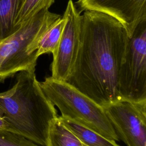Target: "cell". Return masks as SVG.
Masks as SVG:
<instances>
[{
    "label": "cell",
    "mask_w": 146,
    "mask_h": 146,
    "mask_svg": "<svg viewBox=\"0 0 146 146\" xmlns=\"http://www.w3.org/2000/svg\"><path fill=\"white\" fill-rule=\"evenodd\" d=\"M129 36L123 26L106 14L84 11L75 62L66 82L102 107L122 100L118 78Z\"/></svg>",
    "instance_id": "cell-1"
},
{
    "label": "cell",
    "mask_w": 146,
    "mask_h": 146,
    "mask_svg": "<svg viewBox=\"0 0 146 146\" xmlns=\"http://www.w3.org/2000/svg\"><path fill=\"white\" fill-rule=\"evenodd\" d=\"M0 107L10 132L46 145L50 124L58 116L44 94L35 70L17 73L14 85L0 92Z\"/></svg>",
    "instance_id": "cell-2"
},
{
    "label": "cell",
    "mask_w": 146,
    "mask_h": 146,
    "mask_svg": "<svg viewBox=\"0 0 146 146\" xmlns=\"http://www.w3.org/2000/svg\"><path fill=\"white\" fill-rule=\"evenodd\" d=\"M61 16L44 9L23 23L0 43V83L22 71L35 70L36 44Z\"/></svg>",
    "instance_id": "cell-3"
},
{
    "label": "cell",
    "mask_w": 146,
    "mask_h": 146,
    "mask_svg": "<svg viewBox=\"0 0 146 146\" xmlns=\"http://www.w3.org/2000/svg\"><path fill=\"white\" fill-rule=\"evenodd\" d=\"M48 100L59 108L61 116L69 119L117 141L119 139L109 121L103 107L68 83L51 77L40 82Z\"/></svg>",
    "instance_id": "cell-4"
},
{
    "label": "cell",
    "mask_w": 146,
    "mask_h": 146,
    "mask_svg": "<svg viewBox=\"0 0 146 146\" xmlns=\"http://www.w3.org/2000/svg\"><path fill=\"white\" fill-rule=\"evenodd\" d=\"M122 100L146 101V21L141 22L129 38L118 78Z\"/></svg>",
    "instance_id": "cell-5"
},
{
    "label": "cell",
    "mask_w": 146,
    "mask_h": 146,
    "mask_svg": "<svg viewBox=\"0 0 146 146\" xmlns=\"http://www.w3.org/2000/svg\"><path fill=\"white\" fill-rule=\"evenodd\" d=\"M103 108L119 140L127 146H146V101L121 100Z\"/></svg>",
    "instance_id": "cell-6"
},
{
    "label": "cell",
    "mask_w": 146,
    "mask_h": 146,
    "mask_svg": "<svg viewBox=\"0 0 146 146\" xmlns=\"http://www.w3.org/2000/svg\"><path fill=\"white\" fill-rule=\"evenodd\" d=\"M66 20L62 35L52 55L51 78L66 82L73 69L79 43L81 14L72 0H69L63 16Z\"/></svg>",
    "instance_id": "cell-7"
},
{
    "label": "cell",
    "mask_w": 146,
    "mask_h": 146,
    "mask_svg": "<svg viewBox=\"0 0 146 146\" xmlns=\"http://www.w3.org/2000/svg\"><path fill=\"white\" fill-rule=\"evenodd\" d=\"M82 11H94L110 15L124 27L129 38L137 26L146 21V0H78Z\"/></svg>",
    "instance_id": "cell-8"
},
{
    "label": "cell",
    "mask_w": 146,
    "mask_h": 146,
    "mask_svg": "<svg viewBox=\"0 0 146 146\" xmlns=\"http://www.w3.org/2000/svg\"><path fill=\"white\" fill-rule=\"evenodd\" d=\"M25 0H0V39L7 38L16 28V21Z\"/></svg>",
    "instance_id": "cell-9"
},
{
    "label": "cell",
    "mask_w": 146,
    "mask_h": 146,
    "mask_svg": "<svg viewBox=\"0 0 146 146\" xmlns=\"http://www.w3.org/2000/svg\"><path fill=\"white\" fill-rule=\"evenodd\" d=\"M46 146H84L58 116L50 124Z\"/></svg>",
    "instance_id": "cell-10"
},
{
    "label": "cell",
    "mask_w": 146,
    "mask_h": 146,
    "mask_svg": "<svg viewBox=\"0 0 146 146\" xmlns=\"http://www.w3.org/2000/svg\"><path fill=\"white\" fill-rule=\"evenodd\" d=\"M59 117L86 146H121L116 141L110 140L84 125L61 116Z\"/></svg>",
    "instance_id": "cell-11"
},
{
    "label": "cell",
    "mask_w": 146,
    "mask_h": 146,
    "mask_svg": "<svg viewBox=\"0 0 146 146\" xmlns=\"http://www.w3.org/2000/svg\"><path fill=\"white\" fill-rule=\"evenodd\" d=\"M66 20L63 17L57 19L41 35L36 44V55L56 52L60 42Z\"/></svg>",
    "instance_id": "cell-12"
},
{
    "label": "cell",
    "mask_w": 146,
    "mask_h": 146,
    "mask_svg": "<svg viewBox=\"0 0 146 146\" xmlns=\"http://www.w3.org/2000/svg\"><path fill=\"white\" fill-rule=\"evenodd\" d=\"M55 0H25L16 21V28L42 11L48 10Z\"/></svg>",
    "instance_id": "cell-13"
},
{
    "label": "cell",
    "mask_w": 146,
    "mask_h": 146,
    "mask_svg": "<svg viewBox=\"0 0 146 146\" xmlns=\"http://www.w3.org/2000/svg\"><path fill=\"white\" fill-rule=\"evenodd\" d=\"M0 146H46L38 144L20 135L6 131H0Z\"/></svg>",
    "instance_id": "cell-14"
},
{
    "label": "cell",
    "mask_w": 146,
    "mask_h": 146,
    "mask_svg": "<svg viewBox=\"0 0 146 146\" xmlns=\"http://www.w3.org/2000/svg\"><path fill=\"white\" fill-rule=\"evenodd\" d=\"M0 131H6L10 132L9 125L5 117L3 112L0 107Z\"/></svg>",
    "instance_id": "cell-15"
},
{
    "label": "cell",
    "mask_w": 146,
    "mask_h": 146,
    "mask_svg": "<svg viewBox=\"0 0 146 146\" xmlns=\"http://www.w3.org/2000/svg\"><path fill=\"white\" fill-rule=\"evenodd\" d=\"M1 40H1V39H0V43H1Z\"/></svg>",
    "instance_id": "cell-16"
},
{
    "label": "cell",
    "mask_w": 146,
    "mask_h": 146,
    "mask_svg": "<svg viewBox=\"0 0 146 146\" xmlns=\"http://www.w3.org/2000/svg\"><path fill=\"white\" fill-rule=\"evenodd\" d=\"M84 146H86V145H84Z\"/></svg>",
    "instance_id": "cell-17"
}]
</instances>
